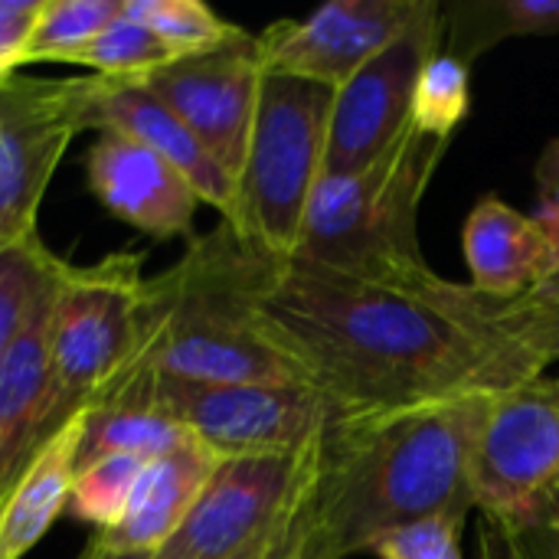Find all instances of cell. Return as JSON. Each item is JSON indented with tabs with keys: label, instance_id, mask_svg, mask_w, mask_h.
Wrapping results in <instances>:
<instances>
[{
	"label": "cell",
	"instance_id": "20",
	"mask_svg": "<svg viewBox=\"0 0 559 559\" xmlns=\"http://www.w3.org/2000/svg\"><path fill=\"white\" fill-rule=\"evenodd\" d=\"M66 262L46 249L39 233L0 249V360L56 295Z\"/></svg>",
	"mask_w": 559,
	"mask_h": 559
},
{
	"label": "cell",
	"instance_id": "10",
	"mask_svg": "<svg viewBox=\"0 0 559 559\" xmlns=\"http://www.w3.org/2000/svg\"><path fill=\"white\" fill-rule=\"evenodd\" d=\"M559 481V380L537 377L491 400L472 459V501L504 521Z\"/></svg>",
	"mask_w": 559,
	"mask_h": 559
},
{
	"label": "cell",
	"instance_id": "1",
	"mask_svg": "<svg viewBox=\"0 0 559 559\" xmlns=\"http://www.w3.org/2000/svg\"><path fill=\"white\" fill-rule=\"evenodd\" d=\"M246 308L255 328L344 416H380L544 377L504 328V301L426 262L347 272L249 249Z\"/></svg>",
	"mask_w": 559,
	"mask_h": 559
},
{
	"label": "cell",
	"instance_id": "3",
	"mask_svg": "<svg viewBox=\"0 0 559 559\" xmlns=\"http://www.w3.org/2000/svg\"><path fill=\"white\" fill-rule=\"evenodd\" d=\"M449 147L452 141L409 124L367 167L334 177L324 174L292 259L347 272L426 262L416 223Z\"/></svg>",
	"mask_w": 559,
	"mask_h": 559
},
{
	"label": "cell",
	"instance_id": "29",
	"mask_svg": "<svg viewBox=\"0 0 559 559\" xmlns=\"http://www.w3.org/2000/svg\"><path fill=\"white\" fill-rule=\"evenodd\" d=\"M468 518L439 514L383 534L367 554L380 559H465L462 557V527Z\"/></svg>",
	"mask_w": 559,
	"mask_h": 559
},
{
	"label": "cell",
	"instance_id": "14",
	"mask_svg": "<svg viewBox=\"0 0 559 559\" xmlns=\"http://www.w3.org/2000/svg\"><path fill=\"white\" fill-rule=\"evenodd\" d=\"M85 170L98 203L128 226L154 239H177L193 233V219L203 200L170 160L141 141L124 134H102L88 151Z\"/></svg>",
	"mask_w": 559,
	"mask_h": 559
},
{
	"label": "cell",
	"instance_id": "34",
	"mask_svg": "<svg viewBox=\"0 0 559 559\" xmlns=\"http://www.w3.org/2000/svg\"><path fill=\"white\" fill-rule=\"evenodd\" d=\"M82 559H154V554H118V550H105L102 544L92 540V547L85 550Z\"/></svg>",
	"mask_w": 559,
	"mask_h": 559
},
{
	"label": "cell",
	"instance_id": "32",
	"mask_svg": "<svg viewBox=\"0 0 559 559\" xmlns=\"http://www.w3.org/2000/svg\"><path fill=\"white\" fill-rule=\"evenodd\" d=\"M308 504V501H305ZM305 514V511H301ZM285 559H334L308 531H305V524L298 521V531H295V540H292V547H288V557Z\"/></svg>",
	"mask_w": 559,
	"mask_h": 559
},
{
	"label": "cell",
	"instance_id": "21",
	"mask_svg": "<svg viewBox=\"0 0 559 559\" xmlns=\"http://www.w3.org/2000/svg\"><path fill=\"white\" fill-rule=\"evenodd\" d=\"M544 33H559V0H488L445 10V49L468 66L504 39Z\"/></svg>",
	"mask_w": 559,
	"mask_h": 559
},
{
	"label": "cell",
	"instance_id": "15",
	"mask_svg": "<svg viewBox=\"0 0 559 559\" xmlns=\"http://www.w3.org/2000/svg\"><path fill=\"white\" fill-rule=\"evenodd\" d=\"M52 298L0 360V508L49 439L75 419L66 413L52 373Z\"/></svg>",
	"mask_w": 559,
	"mask_h": 559
},
{
	"label": "cell",
	"instance_id": "19",
	"mask_svg": "<svg viewBox=\"0 0 559 559\" xmlns=\"http://www.w3.org/2000/svg\"><path fill=\"white\" fill-rule=\"evenodd\" d=\"M197 442L180 423L141 403H88L79 413V455L85 468L105 455H128L144 465Z\"/></svg>",
	"mask_w": 559,
	"mask_h": 559
},
{
	"label": "cell",
	"instance_id": "31",
	"mask_svg": "<svg viewBox=\"0 0 559 559\" xmlns=\"http://www.w3.org/2000/svg\"><path fill=\"white\" fill-rule=\"evenodd\" d=\"M534 177H537L540 197H550V193H557L559 190V138H554V141L544 147V154H540V160H537V167H534Z\"/></svg>",
	"mask_w": 559,
	"mask_h": 559
},
{
	"label": "cell",
	"instance_id": "17",
	"mask_svg": "<svg viewBox=\"0 0 559 559\" xmlns=\"http://www.w3.org/2000/svg\"><path fill=\"white\" fill-rule=\"evenodd\" d=\"M216 462L219 459L203 442H190L187 449L144 465L124 518L111 531H102L95 544L118 554H157L187 521Z\"/></svg>",
	"mask_w": 559,
	"mask_h": 559
},
{
	"label": "cell",
	"instance_id": "28",
	"mask_svg": "<svg viewBox=\"0 0 559 559\" xmlns=\"http://www.w3.org/2000/svg\"><path fill=\"white\" fill-rule=\"evenodd\" d=\"M504 328L537 357V364L547 370L559 360V275L544 288L504 301L501 308Z\"/></svg>",
	"mask_w": 559,
	"mask_h": 559
},
{
	"label": "cell",
	"instance_id": "35",
	"mask_svg": "<svg viewBox=\"0 0 559 559\" xmlns=\"http://www.w3.org/2000/svg\"><path fill=\"white\" fill-rule=\"evenodd\" d=\"M478 559H501V554H498V544H495V534H491V527L481 521V531H478Z\"/></svg>",
	"mask_w": 559,
	"mask_h": 559
},
{
	"label": "cell",
	"instance_id": "5",
	"mask_svg": "<svg viewBox=\"0 0 559 559\" xmlns=\"http://www.w3.org/2000/svg\"><path fill=\"white\" fill-rule=\"evenodd\" d=\"M88 403L154 406L180 423L216 459L305 452L344 419V409L314 386L187 383L151 370L138 357H131Z\"/></svg>",
	"mask_w": 559,
	"mask_h": 559
},
{
	"label": "cell",
	"instance_id": "7",
	"mask_svg": "<svg viewBox=\"0 0 559 559\" xmlns=\"http://www.w3.org/2000/svg\"><path fill=\"white\" fill-rule=\"evenodd\" d=\"M151 311V282L141 278L138 255H108L95 265H66L52 314L49 354L69 416L134 357Z\"/></svg>",
	"mask_w": 559,
	"mask_h": 559
},
{
	"label": "cell",
	"instance_id": "6",
	"mask_svg": "<svg viewBox=\"0 0 559 559\" xmlns=\"http://www.w3.org/2000/svg\"><path fill=\"white\" fill-rule=\"evenodd\" d=\"M321 442L292 455L219 459L187 521L154 559H239L288 540L311 495Z\"/></svg>",
	"mask_w": 559,
	"mask_h": 559
},
{
	"label": "cell",
	"instance_id": "9",
	"mask_svg": "<svg viewBox=\"0 0 559 559\" xmlns=\"http://www.w3.org/2000/svg\"><path fill=\"white\" fill-rule=\"evenodd\" d=\"M445 43V10L426 0L416 23L334 88L324 174H350L377 160L413 124V95L426 59Z\"/></svg>",
	"mask_w": 559,
	"mask_h": 559
},
{
	"label": "cell",
	"instance_id": "2",
	"mask_svg": "<svg viewBox=\"0 0 559 559\" xmlns=\"http://www.w3.org/2000/svg\"><path fill=\"white\" fill-rule=\"evenodd\" d=\"M495 396L472 393L334 423L321 442L305 531L334 559H350L396 527L439 514L468 518L472 459Z\"/></svg>",
	"mask_w": 559,
	"mask_h": 559
},
{
	"label": "cell",
	"instance_id": "4",
	"mask_svg": "<svg viewBox=\"0 0 559 559\" xmlns=\"http://www.w3.org/2000/svg\"><path fill=\"white\" fill-rule=\"evenodd\" d=\"M334 88L265 72L246 164L239 174V223L229 229L269 259H292L311 197L324 177Z\"/></svg>",
	"mask_w": 559,
	"mask_h": 559
},
{
	"label": "cell",
	"instance_id": "30",
	"mask_svg": "<svg viewBox=\"0 0 559 559\" xmlns=\"http://www.w3.org/2000/svg\"><path fill=\"white\" fill-rule=\"evenodd\" d=\"M39 10L43 0H0V85L16 79V69L26 66Z\"/></svg>",
	"mask_w": 559,
	"mask_h": 559
},
{
	"label": "cell",
	"instance_id": "33",
	"mask_svg": "<svg viewBox=\"0 0 559 559\" xmlns=\"http://www.w3.org/2000/svg\"><path fill=\"white\" fill-rule=\"evenodd\" d=\"M537 223L544 226L547 239L554 242V249H557V255H559V206H557V203H550V200H540V213H537Z\"/></svg>",
	"mask_w": 559,
	"mask_h": 559
},
{
	"label": "cell",
	"instance_id": "26",
	"mask_svg": "<svg viewBox=\"0 0 559 559\" xmlns=\"http://www.w3.org/2000/svg\"><path fill=\"white\" fill-rule=\"evenodd\" d=\"M141 472H144V462L128 459V455H105L79 468L72 498H69V514L82 524L98 527V534L111 531L124 518Z\"/></svg>",
	"mask_w": 559,
	"mask_h": 559
},
{
	"label": "cell",
	"instance_id": "22",
	"mask_svg": "<svg viewBox=\"0 0 559 559\" xmlns=\"http://www.w3.org/2000/svg\"><path fill=\"white\" fill-rule=\"evenodd\" d=\"M121 10L124 0H43L26 62H75Z\"/></svg>",
	"mask_w": 559,
	"mask_h": 559
},
{
	"label": "cell",
	"instance_id": "18",
	"mask_svg": "<svg viewBox=\"0 0 559 559\" xmlns=\"http://www.w3.org/2000/svg\"><path fill=\"white\" fill-rule=\"evenodd\" d=\"M79 455V416L49 439L0 508V559H23L69 511Z\"/></svg>",
	"mask_w": 559,
	"mask_h": 559
},
{
	"label": "cell",
	"instance_id": "23",
	"mask_svg": "<svg viewBox=\"0 0 559 559\" xmlns=\"http://www.w3.org/2000/svg\"><path fill=\"white\" fill-rule=\"evenodd\" d=\"M472 108V66L455 52L436 49L416 82L413 95V124L432 138L452 141L459 124L468 118Z\"/></svg>",
	"mask_w": 559,
	"mask_h": 559
},
{
	"label": "cell",
	"instance_id": "12",
	"mask_svg": "<svg viewBox=\"0 0 559 559\" xmlns=\"http://www.w3.org/2000/svg\"><path fill=\"white\" fill-rule=\"evenodd\" d=\"M426 0H334L301 20H278L259 33L262 66L272 75L341 88L393 39H400Z\"/></svg>",
	"mask_w": 559,
	"mask_h": 559
},
{
	"label": "cell",
	"instance_id": "13",
	"mask_svg": "<svg viewBox=\"0 0 559 559\" xmlns=\"http://www.w3.org/2000/svg\"><path fill=\"white\" fill-rule=\"evenodd\" d=\"M75 134L56 82L0 85V249L36 233L39 203Z\"/></svg>",
	"mask_w": 559,
	"mask_h": 559
},
{
	"label": "cell",
	"instance_id": "11",
	"mask_svg": "<svg viewBox=\"0 0 559 559\" xmlns=\"http://www.w3.org/2000/svg\"><path fill=\"white\" fill-rule=\"evenodd\" d=\"M56 95L75 124V131L124 134L141 141L170 160L197 190L203 203L223 213L226 226L239 223V183L206 154L193 131L138 79H66L56 82Z\"/></svg>",
	"mask_w": 559,
	"mask_h": 559
},
{
	"label": "cell",
	"instance_id": "8",
	"mask_svg": "<svg viewBox=\"0 0 559 559\" xmlns=\"http://www.w3.org/2000/svg\"><path fill=\"white\" fill-rule=\"evenodd\" d=\"M262 79L265 66L259 36L236 26L219 46L180 56L138 82H144L239 183Z\"/></svg>",
	"mask_w": 559,
	"mask_h": 559
},
{
	"label": "cell",
	"instance_id": "27",
	"mask_svg": "<svg viewBox=\"0 0 559 559\" xmlns=\"http://www.w3.org/2000/svg\"><path fill=\"white\" fill-rule=\"evenodd\" d=\"M485 524L495 534L501 559H559V481L514 518Z\"/></svg>",
	"mask_w": 559,
	"mask_h": 559
},
{
	"label": "cell",
	"instance_id": "16",
	"mask_svg": "<svg viewBox=\"0 0 559 559\" xmlns=\"http://www.w3.org/2000/svg\"><path fill=\"white\" fill-rule=\"evenodd\" d=\"M472 288L495 301H518L559 275V255L537 216L501 197H481L462 233Z\"/></svg>",
	"mask_w": 559,
	"mask_h": 559
},
{
	"label": "cell",
	"instance_id": "24",
	"mask_svg": "<svg viewBox=\"0 0 559 559\" xmlns=\"http://www.w3.org/2000/svg\"><path fill=\"white\" fill-rule=\"evenodd\" d=\"M167 62H174V52L124 10L75 59V66H85L105 79H144Z\"/></svg>",
	"mask_w": 559,
	"mask_h": 559
},
{
	"label": "cell",
	"instance_id": "36",
	"mask_svg": "<svg viewBox=\"0 0 559 559\" xmlns=\"http://www.w3.org/2000/svg\"><path fill=\"white\" fill-rule=\"evenodd\" d=\"M301 521V518H298ZM298 531V527H295ZM292 540H295V534L288 537V540H282V544H275V547H265V550H255V554H249V557H239V559H285L288 557V547H292Z\"/></svg>",
	"mask_w": 559,
	"mask_h": 559
},
{
	"label": "cell",
	"instance_id": "25",
	"mask_svg": "<svg viewBox=\"0 0 559 559\" xmlns=\"http://www.w3.org/2000/svg\"><path fill=\"white\" fill-rule=\"evenodd\" d=\"M124 13L141 20L174 59L213 49L236 29V23L223 20L200 0H124Z\"/></svg>",
	"mask_w": 559,
	"mask_h": 559
}]
</instances>
